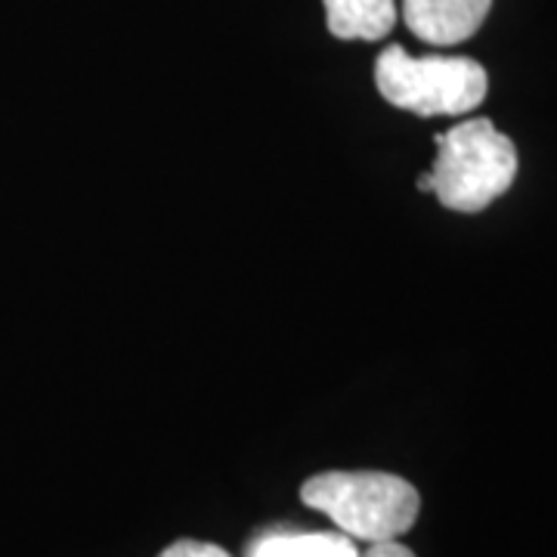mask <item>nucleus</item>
Segmentation results:
<instances>
[{
    "mask_svg": "<svg viewBox=\"0 0 557 557\" xmlns=\"http://www.w3.org/2000/svg\"><path fill=\"white\" fill-rule=\"evenodd\" d=\"M379 94L391 106L416 112L421 119L465 115L486 97V72L471 57H412L391 44L375 62Z\"/></svg>",
    "mask_w": 557,
    "mask_h": 557,
    "instance_id": "nucleus-3",
    "label": "nucleus"
},
{
    "mask_svg": "<svg viewBox=\"0 0 557 557\" xmlns=\"http://www.w3.org/2000/svg\"><path fill=\"white\" fill-rule=\"evenodd\" d=\"M304 505L335 520L341 533L362 542H391L412 530L421 496L409 480L381 471H329L300 486Z\"/></svg>",
    "mask_w": 557,
    "mask_h": 557,
    "instance_id": "nucleus-1",
    "label": "nucleus"
},
{
    "mask_svg": "<svg viewBox=\"0 0 557 557\" xmlns=\"http://www.w3.org/2000/svg\"><path fill=\"white\" fill-rule=\"evenodd\" d=\"M493 0H403V20L424 44L453 47L478 32Z\"/></svg>",
    "mask_w": 557,
    "mask_h": 557,
    "instance_id": "nucleus-4",
    "label": "nucleus"
},
{
    "mask_svg": "<svg viewBox=\"0 0 557 557\" xmlns=\"http://www.w3.org/2000/svg\"><path fill=\"white\" fill-rule=\"evenodd\" d=\"M431 193L443 208L478 214L505 196L518 174L515 143L490 119H471L440 134Z\"/></svg>",
    "mask_w": 557,
    "mask_h": 557,
    "instance_id": "nucleus-2",
    "label": "nucleus"
},
{
    "mask_svg": "<svg viewBox=\"0 0 557 557\" xmlns=\"http://www.w3.org/2000/svg\"><path fill=\"white\" fill-rule=\"evenodd\" d=\"M329 32L341 40H381L397 25V0H322Z\"/></svg>",
    "mask_w": 557,
    "mask_h": 557,
    "instance_id": "nucleus-5",
    "label": "nucleus"
},
{
    "mask_svg": "<svg viewBox=\"0 0 557 557\" xmlns=\"http://www.w3.org/2000/svg\"><path fill=\"white\" fill-rule=\"evenodd\" d=\"M359 557H416L406 545H399L397 539L391 542H369V552H362Z\"/></svg>",
    "mask_w": 557,
    "mask_h": 557,
    "instance_id": "nucleus-8",
    "label": "nucleus"
},
{
    "mask_svg": "<svg viewBox=\"0 0 557 557\" xmlns=\"http://www.w3.org/2000/svg\"><path fill=\"white\" fill-rule=\"evenodd\" d=\"M418 189H421V193H431V174H421V177H418Z\"/></svg>",
    "mask_w": 557,
    "mask_h": 557,
    "instance_id": "nucleus-9",
    "label": "nucleus"
},
{
    "mask_svg": "<svg viewBox=\"0 0 557 557\" xmlns=\"http://www.w3.org/2000/svg\"><path fill=\"white\" fill-rule=\"evenodd\" d=\"M159 557H230L220 545L211 542H196V539H180L171 548H164Z\"/></svg>",
    "mask_w": 557,
    "mask_h": 557,
    "instance_id": "nucleus-7",
    "label": "nucleus"
},
{
    "mask_svg": "<svg viewBox=\"0 0 557 557\" xmlns=\"http://www.w3.org/2000/svg\"><path fill=\"white\" fill-rule=\"evenodd\" d=\"M251 557H359L347 533H273L251 545Z\"/></svg>",
    "mask_w": 557,
    "mask_h": 557,
    "instance_id": "nucleus-6",
    "label": "nucleus"
}]
</instances>
